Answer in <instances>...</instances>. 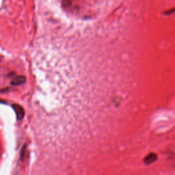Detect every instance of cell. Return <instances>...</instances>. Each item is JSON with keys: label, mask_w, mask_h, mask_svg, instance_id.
I'll return each mask as SVG.
<instances>
[{"label": "cell", "mask_w": 175, "mask_h": 175, "mask_svg": "<svg viewBox=\"0 0 175 175\" xmlns=\"http://www.w3.org/2000/svg\"><path fill=\"white\" fill-rule=\"evenodd\" d=\"M12 108L14 110V112H15L17 120H22V119L24 118V116H25V111L23 110V108L18 104L12 105Z\"/></svg>", "instance_id": "6da1fadb"}, {"label": "cell", "mask_w": 175, "mask_h": 175, "mask_svg": "<svg viewBox=\"0 0 175 175\" xmlns=\"http://www.w3.org/2000/svg\"><path fill=\"white\" fill-rule=\"evenodd\" d=\"M26 81V78L25 76L23 75H20V76H17V77H14L13 79L12 80L11 82H10V84L12 86H20L23 84Z\"/></svg>", "instance_id": "7a4b0ae2"}, {"label": "cell", "mask_w": 175, "mask_h": 175, "mask_svg": "<svg viewBox=\"0 0 175 175\" xmlns=\"http://www.w3.org/2000/svg\"><path fill=\"white\" fill-rule=\"evenodd\" d=\"M157 159V155H156L155 153H151L145 158L144 162H145L146 164H147V165H149V164L155 162Z\"/></svg>", "instance_id": "3957f363"}, {"label": "cell", "mask_w": 175, "mask_h": 175, "mask_svg": "<svg viewBox=\"0 0 175 175\" xmlns=\"http://www.w3.org/2000/svg\"><path fill=\"white\" fill-rule=\"evenodd\" d=\"M72 0H62V5L64 7L69 8L71 6Z\"/></svg>", "instance_id": "277c9868"}]
</instances>
